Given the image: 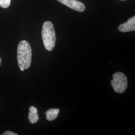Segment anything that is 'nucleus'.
Returning <instances> with one entry per match:
<instances>
[{"label": "nucleus", "instance_id": "6e6552de", "mask_svg": "<svg viewBox=\"0 0 135 135\" xmlns=\"http://www.w3.org/2000/svg\"><path fill=\"white\" fill-rule=\"evenodd\" d=\"M11 0H0V6L3 8H7L10 6Z\"/></svg>", "mask_w": 135, "mask_h": 135}, {"label": "nucleus", "instance_id": "20e7f679", "mask_svg": "<svg viewBox=\"0 0 135 135\" xmlns=\"http://www.w3.org/2000/svg\"><path fill=\"white\" fill-rule=\"evenodd\" d=\"M58 2L69 8L78 12H82L85 10V6L82 2L77 0H57Z\"/></svg>", "mask_w": 135, "mask_h": 135}, {"label": "nucleus", "instance_id": "f257e3e1", "mask_svg": "<svg viewBox=\"0 0 135 135\" xmlns=\"http://www.w3.org/2000/svg\"><path fill=\"white\" fill-rule=\"evenodd\" d=\"M32 58V48L26 40L20 41L17 48V61L19 68L25 70L28 69L31 64Z\"/></svg>", "mask_w": 135, "mask_h": 135}, {"label": "nucleus", "instance_id": "f03ea898", "mask_svg": "<svg viewBox=\"0 0 135 135\" xmlns=\"http://www.w3.org/2000/svg\"><path fill=\"white\" fill-rule=\"evenodd\" d=\"M42 37L44 47L47 50H53L56 41V36L53 23L50 21L44 23L42 31Z\"/></svg>", "mask_w": 135, "mask_h": 135}, {"label": "nucleus", "instance_id": "7ed1b4c3", "mask_svg": "<svg viewBox=\"0 0 135 135\" xmlns=\"http://www.w3.org/2000/svg\"><path fill=\"white\" fill-rule=\"evenodd\" d=\"M113 78L111 85L114 90L119 94L125 92L128 87V80L125 75L122 72L115 73Z\"/></svg>", "mask_w": 135, "mask_h": 135}, {"label": "nucleus", "instance_id": "9d476101", "mask_svg": "<svg viewBox=\"0 0 135 135\" xmlns=\"http://www.w3.org/2000/svg\"><path fill=\"white\" fill-rule=\"evenodd\" d=\"M20 70H21V71H24L25 70L24 69H23V68H20Z\"/></svg>", "mask_w": 135, "mask_h": 135}, {"label": "nucleus", "instance_id": "39448f33", "mask_svg": "<svg viewBox=\"0 0 135 135\" xmlns=\"http://www.w3.org/2000/svg\"><path fill=\"white\" fill-rule=\"evenodd\" d=\"M118 30L121 32L125 33L135 30V16H134L128 21L124 24H121L118 27Z\"/></svg>", "mask_w": 135, "mask_h": 135}, {"label": "nucleus", "instance_id": "f8f14e48", "mask_svg": "<svg viewBox=\"0 0 135 135\" xmlns=\"http://www.w3.org/2000/svg\"><path fill=\"white\" fill-rule=\"evenodd\" d=\"M121 1H127V0H121Z\"/></svg>", "mask_w": 135, "mask_h": 135}, {"label": "nucleus", "instance_id": "0eeeda50", "mask_svg": "<svg viewBox=\"0 0 135 135\" xmlns=\"http://www.w3.org/2000/svg\"><path fill=\"white\" fill-rule=\"evenodd\" d=\"M60 112L59 109H50L46 112V119L49 121H53L56 119Z\"/></svg>", "mask_w": 135, "mask_h": 135}, {"label": "nucleus", "instance_id": "423d86ee", "mask_svg": "<svg viewBox=\"0 0 135 135\" xmlns=\"http://www.w3.org/2000/svg\"><path fill=\"white\" fill-rule=\"evenodd\" d=\"M39 119L37 109L35 107H30L28 115L29 122L32 124H36L39 120Z\"/></svg>", "mask_w": 135, "mask_h": 135}, {"label": "nucleus", "instance_id": "9b49d317", "mask_svg": "<svg viewBox=\"0 0 135 135\" xmlns=\"http://www.w3.org/2000/svg\"><path fill=\"white\" fill-rule=\"evenodd\" d=\"M1 63H2V59H1V58L0 57V66L1 65Z\"/></svg>", "mask_w": 135, "mask_h": 135}, {"label": "nucleus", "instance_id": "1a4fd4ad", "mask_svg": "<svg viewBox=\"0 0 135 135\" xmlns=\"http://www.w3.org/2000/svg\"><path fill=\"white\" fill-rule=\"evenodd\" d=\"M2 135H18V134L13 133L10 131H7L2 134Z\"/></svg>", "mask_w": 135, "mask_h": 135}]
</instances>
